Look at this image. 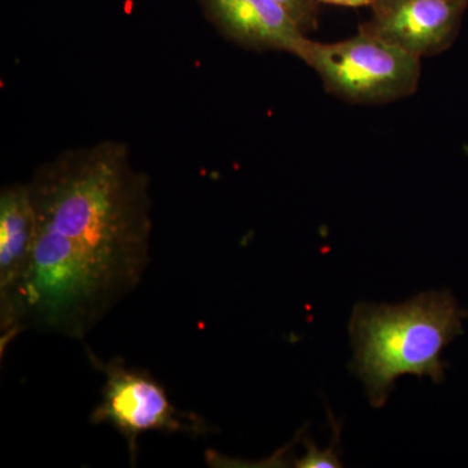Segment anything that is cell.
<instances>
[{
  "label": "cell",
  "mask_w": 468,
  "mask_h": 468,
  "mask_svg": "<svg viewBox=\"0 0 468 468\" xmlns=\"http://www.w3.org/2000/svg\"><path fill=\"white\" fill-rule=\"evenodd\" d=\"M300 58L328 94L346 103H393L414 95L420 84V58L360 27L343 41L309 39Z\"/></svg>",
  "instance_id": "obj_3"
},
{
  "label": "cell",
  "mask_w": 468,
  "mask_h": 468,
  "mask_svg": "<svg viewBox=\"0 0 468 468\" xmlns=\"http://www.w3.org/2000/svg\"><path fill=\"white\" fill-rule=\"evenodd\" d=\"M38 218L23 329L82 340L150 263L149 180L124 144L68 150L30 181Z\"/></svg>",
  "instance_id": "obj_1"
},
{
  "label": "cell",
  "mask_w": 468,
  "mask_h": 468,
  "mask_svg": "<svg viewBox=\"0 0 468 468\" xmlns=\"http://www.w3.org/2000/svg\"><path fill=\"white\" fill-rule=\"evenodd\" d=\"M86 351L92 367L104 375L101 402L89 421L95 426L107 424L124 437L132 464L137 462L138 440L144 433L198 437L211 431L205 419L176 408L165 388L149 372L128 367L119 356L101 360L90 349Z\"/></svg>",
  "instance_id": "obj_4"
},
{
  "label": "cell",
  "mask_w": 468,
  "mask_h": 468,
  "mask_svg": "<svg viewBox=\"0 0 468 468\" xmlns=\"http://www.w3.org/2000/svg\"><path fill=\"white\" fill-rule=\"evenodd\" d=\"M332 424L335 427V435H334V443H332L331 448L326 449V451H319L316 448L315 443L311 441V440H306L304 441V445H306L307 452L304 457L300 458V460L294 461V467L300 468H322V467H343L341 464L340 458H338L337 452H335V445H337L338 436H340L341 427H338L337 421L332 418Z\"/></svg>",
  "instance_id": "obj_8"
},
{
  "label": "cell",
  "mask_w": 468,
  "mask_h": 468,
  "mask_svg": "<svg viewBox=\"0 0 468 468\" xmlns=\"http://www.w3.org/2000/svg\"><path fill=\"white\" fill-rule=\"evenodd\" d=\"M318 3L325 5H343V7H371L374 0H316Z\"/></svg>",
  "instance_id": "obj_10"
},
{
  "label": "cell",
  "mask_w": 468,
  "mask_h": 468,
  "mask_svg": "<svg viewBox=\"0 0 468 468\" xmlns=\"http://www.w3.org/2000/svg\"><path fill=\"white\" fill-rule=\"evenodd\" d=\"M468 310L449 291L427 292L399 304H356L349 331L351 372L365 385L369 402L381 409L401 375L445 380L441 353L463 335Z\"/></svg>",
  "instance_id": "obj_2"
},
{
  "label": "cell",
  "mask_w": 468,
  "mask_h": 468,
  "mask_svg": "<svg viewBox=\"0 0 468 468\" xmlns=\"http://www.w3.org/2000/svg\"><path fill=\"white\" fill-rule=\"evenodd\" d=\"M468 0H374L360 29L423 58L452 48Z\"/></svg>",
  "instance_id": "obj_6"
},
{
  "label": "cell",
  "mask_w": 468,
  "mask_h": 468,
  "mask_svg": "<svg viewBox=\"0 0 468 468\" xmlns=\"http://www.w3.org/2000/svg\"><path fill=\"white\" fill-rule=\"evenodd\" d=\"M277 5L291 15L292 20L304 33L315 29L318 24V2L316 0H275Z\"/></svg>",
  "instance_id": "obj_9"
},
{
  "label": "cell",
  "mask_w": 468,
  "mask_h": 468,
  "mask_svg": "<svg viewBox=\"0 0 468 468\" xmlns=\"http://www.w3.org/2000/svg\"><path fill=\"white\" fill-rule=\"evenodd\" d=\"M38 218L29 184H12L0 193V349L2 354L23 329L24 292Z\"/></svg>",
  "instance_id": "obj_5"
},
{
  "label": "cell",
  "mask_w": 468,
  "mask_h": 468,
  "mask_svg": "<svg viewBox=\"0 0 468 468\" xmlns=\"http://www.w3.org/2000/svg\"><path fill=\"white\" fill-rule=\"evenodd\" d=\"M209 20L230 41L255 51L289 52L298 58L309 37L275 0H201Z\"/></svg>",
  "instance_id": "obj_7"
}]
</instances>
